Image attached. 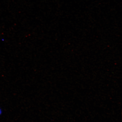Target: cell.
<instances>
[{
	"label": "cell",
	"mask_w": 122,
	"mask_h": 122,
	"mask_svg": "<svg viewBox=\"0 0 122 122\" xmlns=\"http://www.w3.org/2000/svg\"><path fill=\"white\" fill-rule=\"evenodd\" d=\"M2 113V110L0 108V115H1V114Z\"/></svg>",
	"instance_id": "obj_1"
}]
</instances>
